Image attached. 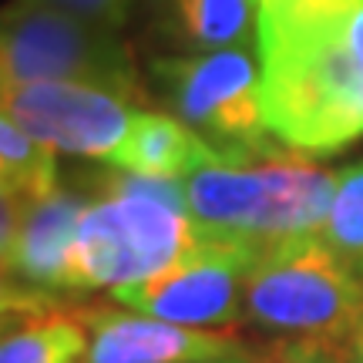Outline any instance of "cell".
I'll return each mask as SVG.
<instances>
[{
    "mask_svg": "<svg viewBox=\"0 0 363 363\" xmlns=\"http://www.w3.org/2000/svg\"><path fill=\"white\" fill-rule=\"evenodd\" d=\"M256 259H259L256 246L199 235L172 266L148 279L118 286L108 296L118 306L169 323L199 326V330L233 326L242 323L246 286Z\"/></svg>",
    "mask_w": 363,
    "mask_h": 363,
    "instance_id": "cell-7",
    "label": "cell"
},
{
    "mask_svg": "<svg viewBox=\"0 0 363 363\" xmlns=\"http://www.w3.org/2000/svg\"><path fill=\"white\" fill-rule=\"evenodd\" d=\"M216 363H256L249 353H239V357H225V360H216Z\"/></svg>",
    "mask_w": 363,
    "mask_h": 363,
    "instance_id": "cell-19",
    "label": "cell"
},
{
    "mask_svg": "<svg viewBox=\"0 0 363 363\" xmlns=\"http://www.w3.org/2000/svg\"><path fill=\"white\" fill-rule=\"evenodd\" d=\"M4 118L57 152L111 162L142 108L118 91L78 81L4 84Z\"/></svg>",
    "mask_w": 363,
    "mask_h": 363,
    "instance_id": "cell-8",
    "label": "cell"
},
{
    "mask_svg": "<svg viewBox=\"0 0 363 363\" xmlns=\"http://www.w3.org/2000/svg\"><path fill=\"white\" fill-rule=\"evenodd\" d=\"M316 239L363 272V162L337 172V189Z\"/></svg>",
    "mask_w": 363,
    "mask_h": 363,
    "instance_id": "cell-15",
    "label": "cell"
},
{
    "mask_svg": "<svg viewBox=\"0 0 363 363\" xmlns=\"http://www.w3.org/2000/svg\"><path fill=\"white\" fill-rule=\"evenodd\" d=\"M256 360V357H252ZM256 363H347L343 343H330V340H296L289 337L286 343H276L266 357Z\"/></svg>",
    "mask_w": 363,
    "mask_h": 363,
    "instance_id": "cell-16",
    "label": "cell"
},
{
    "mask_svg": "<svg viewBox=\"0 0 363 363\" xmlns=\"http://www.w3.org/2000/svg\"><path fill=\"white\" fill-rule=\"evenodd\" d=\"M158 24L189 54L252 48L259 0H155Z\"/></svg>",
    "mask_w": 363,
    "mask_h": 363,
    "instance_id": "cell-13",
    "label": "cell"
},
{
    "mask_svg": "<svg viewBox=\"0 0 363 363\" xmlns=\"http://www.w3.org/2000/svg\"><path fill=\"white\" fill-rule=\"evenodd\" d=\"M88 199L71 189L34 199L4 202V283L38 293H67V262Z\"/></svg>",
    "mask_w": 363,
    "mask_h": 363,
    "instance_id": "cell-10",
    "label": "cell"
},
{
    "mask_svg": "<svg viewBox=\"0 0 363 363\" xmlns=\"http://www.w3.org/2000/svg\"><path fill=\"white\" fill-rule=\"evenodd\" d=\"M0 192L4 202H34L57 192V148L34 138L30 131L0 121Z\"/></svg>",
    "mask_w": 363,
    "mask_h": 363,
    "instance_id": "cell-14",
    "label": "cell"
},
{
    "mask_svg": "<svg viewBox=\"0 0 363 363\" xmlns=\"http://www.w3.org/2000/svg\"><path fill=\"white\" fill-rule=\"evenodd\" d=\"M343 353H347V363H363V320L357 323L350 337L343 340Z\"/></svg>",
    "mask_w": 363,
    "mask_h": 363,
    "instance_id": "cell-18",
    "label": "cell"
},
{
    "mask_svg": "<svg viewBox=\"0 0 363 363\" xmlns=\"http://www.w3.org/2000/svg\"><path fill=\"white\" fill-rule=\"evenodd\" d=\"M192 219L145 195L94 192L78 222L67 262V293L118 289L162 272L192 246Z\"/></svg>",
    "mask_w": 363,
    "mask_h": 363,
    "instance_id": "cell-5",
    "label": "cell"
},
{
    "mask_svg": "<svg viewBox=\"0 0 363 363\" xmlns=\"http://www.w3.org/2000/svg\"><path fill=\"white\" fill-rule=\"evenodd\" d=\"M74 313L91 333L84 363H216L246 353V343L229 330L169 323L128 306H81Z\"/></svg>",
    "mask_w": 363,
    "mask_h": 363,
    "instance_id": "cell-9",
    "label": "cell"
},
{
    "mask_svg": "<svg viewBox=\"0 0 363 363\" xmlns=\"http://www.w3.org/2000/svg\"><path fill=\"white\" fill-rule=\"evenodd\" d=\"M219 158L233 155H222L219 148H212L202 135H195L189 125H182L179 118L142 108L125 145L118 148L108 165L121 172H135V175L185 182L195 169L212 165Z\"/></svg>",
    "mask_w": 363,
    "mask_h": 363,
    "instance_id": "cell-12",
    "label": "cell"
},
{
    "mask_svg": "<svg viewBox=\"0 0 363 363\" xmlns=\"http://www.w3.org/2000/svg\"><path fill=\"white\" fill-rule=\"evenodd\" d=\"M152 78L182 125L222 155L252 158L269 152L259 54L249 48L169 54L152 61Z\"/></svg>",
    "mask_w": 363,
    "mask_h": 363,
    "instance_id": "cell-6",
    "label": "cell"
},
{
    "mask_svg": "<svg viewBox=\"0 0 363 363\" xmlns=\"http://www.w3.org/2000/svg\"><path fill=\"white\" fill-rule=\"evenodd\" d=\"M185 185L195 233L262 249L316 235L337 189V172L306 158H219L195 169Z\"/></svg>",
    "mask_w": 363,
    "mask_h": 363,
    "instance_id": "cell-2",
    "label": "cell"
},
{
    "mask_svg": "<svg viewBox=\"0 0 363 363\" xmlns=\"http://www.w3.org/2000/svg\"><path fill=\"white\" fill-rule=\"evenodd\" d=\"M91 333L57 293L4 283V340L0 363H84Z\"/></svg>",
    "mask_w": 363,
    "mask_h": 363,
    "instance_id": "cell-11",
    "label": "cell"
},
{
    "mask_svg": "<svg viewBox=\"0 0 363 363\" xmlns=\"http://www.w3.org/2000/svg\"><path fill=\"white\" fill-rule=\"evenodd\" d=\"M0 74L4 84L78 81L118 91L138 104L148 101L118 30L94 27L44 0L7 4L0 27Z\"/></svg>",
    "mask_w": 363,
    "mask_h": 363,
    "instance_id": "cell-4",
    "label": "cell"
},
{
    "mask_svg": "<svg viewBox=\"0 0 363 363\" xmlns=\"http://www.w3.org/2000/svg\"><path fill=\"white\" fill-rule=\"evenodd\" d=\"M256 54L272 138L333 155L363 135V0H259Z\"/></svg>",
    "mask_w": 363,
    "mask_h": 363,
    "instance_id": "cell-1",
    "label": "cell"
},
{
    "mask_svg": "<svg viewBox=\"0 0 363 363\" xmlns=\"http://www.w3.org/2000/svg\"><path fill=\"white\" fill-rule=\"evenodd\" d=\"M44 4H51L65 13H74V17L94 27H104V30H118L131 7V0H44Z\"/></svg>",
    "mask_w": 363,
    "mask_h": 363,
    "instance_id": "cell-17",
    "label": "cell"
},
{
    "mask_svg": "<svg viewBox=\"0 0 363 363\" xmlns=\"http://www.w3.org/2000/svg\"><path fill=\"white\" fill-rule=\"evenodd\" d=\"M242 320L296 340L343 343L363 320V272L316 235L269 246L252 266Z\"/></svg>",
    "mask_w": 363,
    "mask_h": 363,
    "instance_id": "cell-3",
    "label": "cell"
}]
</instances>
